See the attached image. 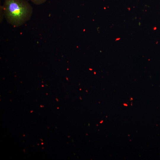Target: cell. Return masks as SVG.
<instances>
[{"mask_svg":"<svg viewBox=\"0 0 160 160\" xmlns=\"http://www.w3.org/2000/svg\"><path fill=\"white\" fill-rule=\"evenodd\" d=\"M67 70H68V68H67Z\"/></svg>","mask_w":160,"mask_h":160,"instance_id":"5bb4252c","label":"cell"},{"mask_svg":"<svg viewBox=\"0 0 160 160\" xmlns=\"http://www.w3.org/2000/svg\"><path fill=\"white\" fill-rule=\"evenodd\" d=\"M56 100H57V101H58V100L56 98Z\"/></svg>","mask_w":160,"mask_h":160,"instance_id":"52a82bcc","label":"cell"},{"mask_svg":"<svg viewBox=\"0 0 160 160\" xmlns=\"http://www.w3.org/2000/svg\"><path fill=\"white\" fill-rule=\"evenodd\" d=\"M43 143H41V144L43 145Z\"/></svg>","mask_w":160,"mask_h":160,"instance_id":"7c38bea8","label":"cell"},{"mask_svg":"<svg viewBox=\"0 0 160 160\" xmlns=\"http://www.w3.org/2000/svg\"><path fill=\"white\" fill-rule=\"evenodd\" d=\"M94 74H96V72H95L94 71Z\"/></svg>","mask_w":160,"mask_h":160,"instance_id":"277c9868","label":"cell"},{"mask_svg":"<svg viewBox=\"0 0 160 160\" xmlns=\"http://www.w3.org/2000/svg\"><path fill=\"white\" fill-rule=\"evenodd\" d=\"M86 91L87 92H88L87 90H86Z\"/></svg>","mask_w":160,"mask_h":160,"instance_id":"ba28073f","label":"cell"},{"mask_svg":"<svg viewBox=\"0 0 160 160\" xmlns=\"http://www.w3.org/2000/svg\"><path fill=\"white\" fill-rule=\"evenodd\" d=\"M66 79H67V80L68 81V78L67 77H66Z\"/></svg>","mask_w":160,"mask_h":160,"instance_id":"8992f818","label":"cell"},{"mask_svg":"<svg viewBox=\"0 0 160 160\" xmlns=\"http://www.w3.org/2000/svg\"><path fill=\"white\" fill-rule=\"evenodd\" d=\"M57 109H58L59 108V107H57Z\"/></svg>","mask_w":160,"mask_h":160,"instance_id":"9a60e30c","label":"cell"},{"mask_svg":"<svg viewBox=\"0 0 160 160\" xmlns=\"http://www.w3.org/2000/svg\"><path fill=\"white\" fill-rule=\"evenodd\" d=\"M41 140H42V141H43V140H42L41 139Z\"/></svg>","mask_w":160,"mask_h":160,"instance_id":"4fadbf2b","label":"cell"},{"mask_svg":"<svg viewBox=\"0 0 160 160\" xmlns=\"http://www.w3.org/2000/svg\"><path fill=\"white\" fill-rule=\"evenodd\" d=\"M79 98H80V99L81 100H82V98H81V97H79Z\"/></svg>","mask_w":160,"mask_h":160,"instance_id":"5b68a950","label":"cell"},{"mask_svg":"<svg viewBox=\"0 0 160 160\" xmlns=\"http://www.w3.org/2000/svg\"><path fill=\"white\" fill-rule=\"evenodd\" d=\"M41 106V107H42V105H41V106Z\"/></svg>","mask_w":160,"mask_h":160,"instance_id":"8fae6325","label":"cell"},{"mask_svg":"<svg viewBox=\"0 0 160 160\" xmlns=\"http://www.w3.org/2000/svg\"><path fill=\"white\" fill-rule=\"evenodd\" d=\"M89 70H90V71H92V69L91 68H89Z\"/></svg>","mask_w":160,"mask_h":160,"instance_id":"3957f363","label":"cell"},{"mask_svg":"<svg viewBox=\"0 0 160 160\" xmlns=\"http://www.w3.org/2000/svg\"><path fill=\"white\" fill-rule=\"evenodd\" d=\"M33 112V111H31V112Z\"/></svg>","mask_w":160,"mask_h":160,"instance_id":"9c48e42d","label":"cell"},{"mask_svg":"<svg viewBox=\"0 0 160 160\" xmlns=\"http://www.w3.org/2000/svg\"><path fill=\"white\" fill-rule=\"evenodd\" d=\"M34 4L39 5L42 4L46 2L47 0H30Z\"/></svg>","mask_w":160,"mask_h":160,"instance_id":"7a4b0ae2","label":"cell"},{"mask_svg":"<svg viewBox=\"0 0 160 160\" xmlns=\"http://www.w3.org/2000/svg\"><path fill=\"white\" fill-rule=\"evenodd\" d=\"M1 7L7 22L15 27L24 24L33 13L32 7L26 0H4Z\"/></svg>","mask_w":160,"mask_h":160,"instance_id":"6da1fadb","label":"cell"},{"mask_svg":"<svg viewBox=\"0 0 160 160\" xmlns=\"http://www.w3.org/2000/svg\"><path fill=\"white\" fill-rule=\"evenodd\" d=\"M79 90H81V89H79Z\"/></svg>","mask_w":160,"mask_h":160,"instance_id":"30bf717a","label":"cell"}]
</instances>
